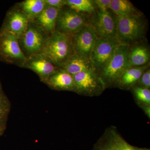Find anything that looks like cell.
Returning <instances> with one entry per match:
<instances>
[{"instance_id":"31","label":"cell","mask_w":150,"mask_h":150,"mask_svg":"<svg viewBox=\"0 0 150 150\" xmlns=\"http://www.w3.org/2000/svg\"><path fill=\"white\" fill-rule=\"evenodd\" d=\"M1 86V82H0V86Z\"/></svg>"},{"instance_id":"29","label":"cell","mask_w":150,"mask_h":150,"mask_svg":"<svg viewBox=\"0 0 150 150\" xmlns=\"http://www.w3.org/2000/svg\"><path fill=\"white\" fill-rule=\"evenodd\" d=\"M6 128L4 127H1L0 126V137L2 136L3 134L4 133L5 131Z\"/></svg>"},{"instance_id":"15","label":"cell","mask_w":150,"mask_h":150,"mask_svg":"<svg viewBox=\"0 0 150 150\" xmlns=\"http://www.w3.org/2000/svg\"><path fill=\"white\" fill-rule=\"evenodd\" d=\"M146 40L130 46L129 67H140L150 64V48Z\"/></svg>"},{"instance_id":"27","label":"cell","mask_w":150,"mask_h":150,"mask_svg":"<svg viewBox=\"0 0 150 150\" xmlns=\"http://www.w3.org/2000/svg\"><path fill=\"white\" fill-rule=\"evenodd\" d=\"M94 150H116L112 146L111 142L98 145L96 147Z\"/></svg>"},{"instance_id":"26","label":"cell","mask_w":150,"mask_h":150,"mask_svg":"<svg viewBox=\"0 0 150 150\" xmlns=\"http://www.w3.org/2000/svg\"><path fill=\"white\" fill-rule=\"evenodd\" d=\"M93 1L97 8L106 11L109 9L111 0H94Z\"/></svg>"},{"instance_id":"28","label":"cell","mask_w":150,"mask_h":150,"mask_svg":"<svg viewBox=\"0 0 150 150\" xmlns=\"http://www.w3.org/2000/svg\"><path fill=\"white\" fill-rule=\"evenodd\" d=\"M142 108L144 111L145 114L147 115L148 118H150V105H141Z\"/></svg>"},{"instance_id":"12","label":"cell","mask_w":150,"mask_h":150,"mask_svg":"<svg viewBox=\"0 0 150 150\" xmlns=\"http://www.w3.org/2000/svg\"><path fill=\"white\" fill-rule=\"evenodd\" d=\"M29 22L24 13L16 5L8 11L1 29L12 33L18 37L26 30Z\"/></svg>"},{"instance_id":"24","label":"cell","mask_w":150,"mask_h":150,"mask_svg":"<svg viewBox=\"0 0 150 150\" xmlns=\"http://www.w3.org/2000/svg\"><path fill=\"white\" fill-rule=\"evenodd\" d=\"M136 86H139L144 88H150V68H148L142 74Z\"/></svg>"},{"instance_id":"5","label":"cell","mask_w":150,"mask_h":150,"mask_svg":"<svg viewBox=\"0 0 150 150\" xmlns=\"http://www.w3.org/2000/svg\"><path fill=\"white\" fill-rule=\"evenodd\" d=\"M49 35L46 31L29 21L26 30L18 37L19 44L27 59L41 52Z\"/></svg>"},{"instance_id":"16","label":"cell","mask_w":150,"mask_h":150,"mask_svg":"<svg viewBox=\"0 0 150 150\" xmlns=\"http://www.w3.org/2000/svg\"><path fill=\"white\" fill-rule=\"evenodd\" d=\"M61 68L72 76L82 72L96 70L89 58L76 54Z\"/></svg>"},{"instance_id":"4","label":"cell","mask_w":150,"mask_h":150,"mask_svg":"<svg viewBox=\"0 0 150 150\" xmlns=\"http://www.w3.org/2000/svg\"><path fill=\"white\" fill-rule=\"evenodd\" d=\"M89 25V15L76 11L65 6L59 11L55 31L71 36Z\"/></svg>"},{"instance_id":"6","label":"cell","mask_w":150,"mask_h":150,"mask_svg":"<svg viewBox=\"0 0 150 150\" xmlns=\"http://www.w3.org/2000/svg\"><path fill=\"white\" fill-rule=\"evenodd\" d=\"M27 59L21 51L18 36L0 29V60L23 68Z\"/></svg>"},{"instance_id":"23","label":"cell","mask_w":150,"mask_h":150,"mask_svg":"<svg viewBox=\"0 0 150 150\" xmlns=\"http://www.w3.org/2000/svg\"><path fill=\"white\" fill-rule=\"evenodd\" d=\"M110 142L116 150H139V148L135 147L129 144V143L117 135L114 136Z\"/></svg>"},{"instance_id":"14","label":"cell","mask_w":150,"mask_h":150,"mask_svg":"<svg viewBox=\"0 0 150 150\" xmlns=\"http://www.w3.org/2000/svg\"><path fill=\"white\" fill-rule=\"evenodd\" d=\"M59 9L46 5L45 8L33 20V23L51 35L55 31Z\"/></svg>"},{"instance_id":"3","label":"cell","mask_w":150,"mask_h":150,"mask_svg":"<svg viewBox=\"0 0 150 150\" xmlns=\"http://www.w3.org/2000/svg\"><path fill=\"white\" fill-rule=\"evenodd\" d=\"M130 49V46L119 45L110 62L98 73L105 88L117 87L121 76L130 67L129 62Z\"/></svg>"},{"instance_id":"21","label":"cell","mask_w":150,"mask_h":150,"mask_svg":"<svg viewBox=\"0 0 150 150\" xmlns=\"http://www.w3.org/2000/svg\"><path fill=\"white\" fill-rule=\"evenodd\" d=\"M11 108L10 101L0 86V126L6 128Z\"/></svg>"},{"instance_id":"22","label":"cell","mask_w":150,"mask_h":150,"mask_svg":"<svg viewBox=\"0 0 150 150\" xmlns=\"http://www.w3.org/2000/svg\"><path fill=\"white\" fill-rule=\"evenodd\" d=\"M131 89L140 105H150V89L135 86Z\"/></svg>"},{"instance_id":"18","label":"cell","mask_w":150,"mask_h":150,"mask_svg":"<svg viewBox=\"0 0 150 150\" xmlns=\"http://www.w3.org/2000/svg\"><path fill=\"white\" fill-rule=\"evenodd\" d=\"M109 9L116 16H133L143 15L128 0H111Z\"/></svg>"},{"instance_id":"2","label":"cell","mask_w":150,"mask_h":150,"mask_svg":"<svg viewBox=\"0 0 150 150\" xmlns=\"http://www.w3.org/2000/svg\"><path fill=\"white\" fill-rule=\"evenodd\" d=\"M40 53L61 68L75 54L71 36L56 31L49 35Z\"/></svg>"},{"instance_id":"9","label":"cell","mask_w":150,"mask_h":150,"mask_svg":"<svg viewBox=\"0 0 150 150\" xmlns=\"http://www.w3.org/2000/svg\"><path fill=\"white\" fill-rule=\"evenodd\" d=\"M121 45L116 38H98L90 59L98 73L110 62Z\"/></svg>"},{"instance_id":"30","label":"cell","mask_w":150,"mask_h":150,"mask_svg":"<svg viewBox=\"0 0 150 150\" xmlns=\"http://www.w3.org/2000/svg\"><path fill=\"white\" fill-rule=\"evenodd\" d=\"M139 150H150V149H139Z\"/></svg>"},{"instance_id":"25","label":"cell","mask_w":150,"mask_h":150,"mask_svg":"<svg viewBox=\"0 0 150 150\" xmlns=\"http://www.w3.org/2000/svg\"><path fill=\"white\" fill-rule=\"evenodd\" d=\"M46 5L61 9L66 6V0H44Z\"/></svg>"},{"instance_id":"7","label":"cell","mask_w":150,"mask_h":150,"mask_svg":"<svg viewBox=\"0 0 150 150\" xmlns=\"http://www.w3.org/2000/svg\"><path fill=\"white\" fill-rule=\"evenodd\" d=\"M89 21L98 38H116V16L108 10L97 8L90 15Z\"/></svg>"},{"instance_id":"10","label":"cell","mask_w":150,"mask_h":150,"mask_svg":"<svg viewBox=\"0 0 150 150\" xmlns=\"http://www.w3.org/2000/svg\"><path fill=\"white\" fill-rule=\"evenodd\" d=\"M71 38L75 54L90 58L98 38L90 25Z\"/></svg>"},{"instance_id":"11","label":"cell","mask_w":150,"mask_h":150,"mask_svg":"<svg viewBox=\"0 0 150 150\" xmlns=\"http://www.w3.org/2000/svg\"><path fill=\"white\" fill-rule=\"evenodd\" d=\"M23 68L36 73L43 83L60 68L48 56L42 53L35 54L27 59Z\"/></svg>"},{"instance_id":"17","label":"cell","mask_w":150,"mask_h":150,"mask_svg":"<svg viewBox=\"0 0 150 150\" xmlns=\"http://www.w3.org/2000/svg\"><path fill=\"white\" fill-rule=\"evenodd\" d=\"M149 68L150 64L142 67H129L121 76L117 87L121 89H131L137 84L142 74Z\"/></svg>"},{"instance_id":"1","label":"cell","mask_w":150,"mask_h":150,"mask_svg":"<svg viewBox=\"0 0 150 150\" xmlns=\"http://www.w3.org/2000/svg\"><path fill=\"white\" fill-rule=\"evenodd\" d=\"M116 38L121 45L131 46L145 40L147 22L143 15L116 16Z\"/></svg>"},{"instance_id":"19","label":"cell","mask_w":150,"mask_h":150,"mask_svg":"<svg viewBox=\"0 0 150 150\" xmlns=\"http://www.w3.org/2000/svg\"><path fill=\"white\" fill-rule=\"evenodd\" d=\"M17 6L31 21L43 10L46 4L44 0H25Z\"/></svg>"},{"instance_id":"20","label":"cell","mask_w":150,"mask_h":150,"mask_svg":"<svg viewBox=\"0 0 150 150\" xmlns=\"http://www.w3.org/2000/svg\"><path fill=\"white\" fill-rule=\"evenodd\" d=\"M66 6L76 11L89 15L97 8L92 0H66Z\"/></svg>"},{"instance_id":"8","label":"cell","mask_w":150,"mask_h":150,"mask_svg":"<svg viewBox=\"0 0 150 150\" xmlns=\"http://www.w3.org/2000/svg\"><path fill=\"white\" fill-rule=\"evenodd\" d=\"M78 94L85 96H98L105 90V86L96 70L82 72L73 76Z\"/></svg>"},{"instance_id":"13","label":"cell","mask_w":150,"mask_h":150,"mask_svg":"<svg viewBox=\"0 0 150 150\" xmlns=\"http://www.w3.org/2000/svg\"><path fill=\"white\" fill-rule=\"evenodd\" d=\"M44 83L53 89L76 92V89L72 75L59 68L51 74Z\"/></svg>"}]
</instances>
